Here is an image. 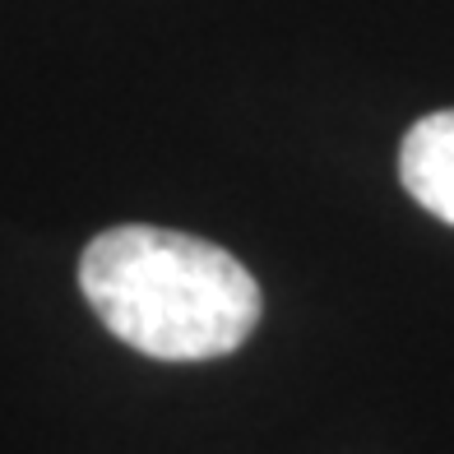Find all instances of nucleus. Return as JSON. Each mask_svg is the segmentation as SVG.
I'll list each match as a JSON object with an SVG mask.
<instances>
[{"mask_svg": "<svg viewBox=\"0 0 454 454\" xmlns=\"http://www.w3.org/2000/svg\"><path fill=\"white\" fill-rule=\"evenodd\" d=\"M399 181L431 218L454 227V107L408 126L399 144Z\"/></svg>", "mask_w": 454, "mask_h": 454, "instance_id": "obj_2", "label": "nucleus"}, {"mask_svg": "<svg viewBox=\"0 0 454 454\" xmlns=\"http://www.w3.org/2000/svg\"><path fill=\"white\" fill-rule=\"evenodd\" d=\"M79 287L107 334L158 362L227 357L260 325V283L223 246L126 223L79 255Z\"/></svg>", "mask_w": 454, "mask_h": 454, "instance_id": "obj_1", "label": "nucleus"}]
</instances>
